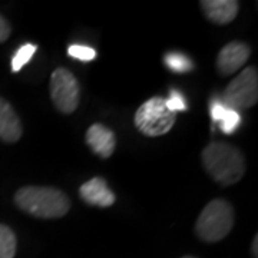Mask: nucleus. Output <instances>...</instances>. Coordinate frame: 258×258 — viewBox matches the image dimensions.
I'll list each match as a JSON object with an SVG mask.
<instances>
[{"label": "nucleus", "mask_w": 258, "mask_h": 258, "mask_svg": "<svg viewBox=\"0 0 258 258\" xmlns=\"http://www.w3.org/2000/svg\"><path fill=\"white\" fill-rule=\"evenodd\" d=\"M203 164L218 184H237L245 172V159L238 148L225 142H212L203 151Z\"/></svg>", "instance_id": "obj_1"}, {"label": "nucleus", "mask_w": 258, "mask_h": 258, "mask_svg": "<svg viewBox=\"0 0 258 258\" xmlns=\"http://www.w3.org/2000/svg\"><path fill=\"white\" fill-rule=\"evenodd\" d=\"M15 203L22 211L45 220L60 218L71 208L66 194L50 186H23L15 195Z\"/></svg>", "instance_id": "obj_2"}, {"label": "nucleus", "mask_w": 258, "mask_h": 258, "mask_svg": "<svg viewBox=\"0 0 258 258\" xmlns=\"http://www.w3.org/2000/svg\"><path fill=\"white\" fill-rule=\"evenodd\" d=\"M234 225V210L225 200H212L200 214L195 232L205 242H218L225 238Z\"/></svg>", "instance_id": "obj_3"}, {"label": "nucleus", "mask_w": 258, "mask_h": 258, "mask_svg": "<svg viewBox=\"0 0 258 258\" xmlns=\"http://www.w3.org/2000/svg\"><path fill=\"white\" fill-rule=\"evenodd\" d=\"M175 113L166 108L165 99L155 96L139 106L134 122L141 134L155 138L168 134L175 125Z\"/></svg>", "instance_id": "obj_4"}, {"label": "nucleus", "mask_w": 258, "mask_h": 258, "mask_svg": "<svg viewBox=\"0 0 258 258\" xmlns=\"http://www.w3.org/2000/svg\"><path fill=\"white\" fill-rule=\"evenodd\" d=\"M258 101V75L255 68H245L222 93L221 102L232 111L248 109Z\"/></svg>", "instance_id": "obj_5"}, {"label": "nucleus", "mask_w": 258, "mask_h": 258, "mask_svg": "<svg viewBox=\"0 0 258 258\" xmlns=\"http://www.w3.org/2000/svg\"><path fill=\"white\" fill-rule=\"evenodd\" d=\"M50 96L56 109L62 113H72L78 109L81 88L72 72L57 68L50 76Z\"/></svg>", "instance_id": "obj_6"}, {"label": "nucleus", "mask_w": 258, "mask_h": 258, "mask_svg": "<svg viewBox=\"0 0 258 258\" xmlns=\"http://www.w3.org/2000/svg\"><path fill=\"white\" fill-rule=\"evenodd\" d=\"M251 49L242 42H230L222 47L217 57V69L222 76L238 72L249 59Z\"/></svg>", "instance_id": "obj_7"}, {"label": "nucleus", "mask_w": 258, "mask_h": 258, "mask_svg": "<svg viewBox=\"0 0 258 258\" xmlns=\"http://www.w3.org/2000/svg\"><path fill=\"white\" fill-rule=\"evenodd\" d=\"M79 195L86 204L101 208H106L115 204V194L109 189L105 179L99 176L86 181L79 188Z\"/></svg>", "instance_id": "obj_8"}, {"label": "nucleus", "mask_w": 258, "mask_h": 258, "mask_svg": "<svg viewBox=\"0 0 258 258\" xmlns=\"http://www.w3.org/2000/svg\"><path fill=\"white\" fill-rule=\"evenodd\" d=\"M86 144L96 155L103 159L109 158L116 147V138L111 129L102 123H93L86 132Z\"/></svg>", "instance_id": "obj_9"}, {"label": "nucleus", "mask_w": 258, "mask_h": 258, "mask_svg": "<svg viewBox=\"0 0 258 258\" xmlns=\"http://www.w3.org/2000/svg\"><path fill=\"white\" fill-rule=\"evenodd\" d=\"M201 9L207 19L215 25L231 23L238 13L237 0H203Z\"/></svg>", "instance_id": "obj_10"}, {"label": "nucleus", "mask_w": 258, "mask_h": 258, "mask_svg": "<svg viewBox=\"0 0 258 258\" xmlns=\"http://www.w3.org/2000/svg\"><path fill=\"white\" fill-rule=\"evenodd\" d=\"M22 123L9 102L0 98V139L13 144L22 137Z\"/></svg>", "instance_id": "obj_11"}, {"label": "nucleus", "mask_w": 258, "mask_h": 258, "mask_svg": "<svg viewBox=\"0 0 258 258\" xmlns=\"http://www.w3.org/2000/svg\"><path fill=\"white\" fill-rule=\"evenodd\" d=\"M164 62L165 64L175 74H185L194 69V63L191 59L181 52H168L164 56Z\"/></svg>", "instance_id": "obj_12"}, {"label": "nucleus", "mask_w": 258, "mask_h": 258, "mask_svg": "<svg viewBox=\"0 0 258 258\" xmlns=\"http://www.w3.org/2000/svg\"><path fill=\"white\" fill-rule=\"evenodd\" d=\"M16 235L8 225L0 224V258H15Z\"/></svg>", "instance_id": "obj_13"}, {"label": "nucleus", "mask_w": 258, "mask_h": 258, "mask_svg": "<svg viewBox=\"0 0 258 258\" xmlns=\"http://www.w3.org/2000/svg\"><path fill=\"white\" fill-rule=\"evenodd\" d=\"M217 123L220 125V129L224 134L230 135V134H234L235 129L240 126L241 115L237 111H232L230 108H225V111L222 112V115L220 116V119H218Z\"/></svg>", "instance_id": "obj_14"}, {"label": "nucleus", "mask_w": 258, "mask_h": 258, "mask_svg": "<svg viewBox=\"0 0 258 258\" xmlns=\"http://www.w3.org/2000/svg\"><path fill=\"white\" fill-rule=\"evenodd\" d=\"M36 50V45H32V43L23 45V46L20 47L18 52H16V55L13 56V59H12V71H13V72H19V71L32 59V56L35 55Z\"/></svg>", "instance_id": "obj_15"}, {"label": "nucleus", "mask_w": 258, "mask_h": 258, "mask_svg": "<svg viewBox=\"0 0 258 258\" xmlns=\"http://www.w3.org/2000/svg\"><path fill=\"white\" fill-rule=\"evenodd\" d=\"M68 55L83 62H89L96 57V50L92 47L82 46V45H72L68 47Z\"/></svg>", "instance_id": "obj_16"}, {"label": "nucleus", "mask_w": 258, "mask_h": 258, "mask_svg": "<svg viewBox=\"0 0 258 258\" xmlns=\"http://www.w3.org/2000/svg\"><path fill=\"white\" fill-rule=\"evenodd\" d=\"M165 105L166 108L171 112H174V113L178 111H185L186 109V103H185L184 96L178 91H171L169 98L165 99Z\"/></svg>", "instance_id": "obj_17"}, {"label": "nucleus", "mask_w": 258, "mask_h": 258, "mask_svg": "<svg viewBox=\"0 0 258 258\" xmlns=\"http://www.w3.org/2000/svg\"><path fill=\"white\" fill-rule=\"evenodd\" d=\"M10 32H12V29H10V25L8 23V20L3 16H0V43L8 40V37L10 36Z\"/></svg>", "instance_id": "obj_18"}, {"label": "nucleus", "mask_w": 258, "mask_h": 258, "mask_svg": "<svg viewBox=\"0 0 258 258\" xmlns=\"http://www.w3.org/2000/svg\"><path fill=\"white\" fill-rule=\"evenodd\" d=\"M257 245H258V237L255 235V237H254V241H252V254H254V258L258 257Z\"/></svg>", "instance_id": "obj_19"}, {"label": "nucleus", "mask_w": 258, "mask_h": 258, "mask_svg": "<svg viewBox=\"0 0 258 258\" xmlns=\"http://www.w3.org/2000/svg\"><path fill=\"white\" fill-rule=\"evenodd\" d=\"M182 258H195V257H182Z\"/></svg>", "instance_id": "obj_20"}]
</instances>
